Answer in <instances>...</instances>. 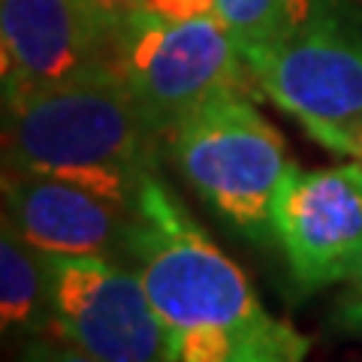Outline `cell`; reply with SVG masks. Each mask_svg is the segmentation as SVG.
<instances>
[{
	"mask_svg": "<svg viewBox=\"0 0 362 362\" xmlns=\"http://www.w3.org/2000/svg\"><path fill=\"white\" fill-rule=\"evenodd\" d=\"M160 148V130L112 64L52 85L4 90L6 169L73 181L133 209Z\"/></svg>",
	"mask_w": 362,
	"mask_h": 362,
	"instance_id": "obj_1",
	"label": "cell"
},
{
	"mask_svg": "<svg viewBox=\"0 0 362 362\" xmlns=\"http://www.w3.org/2000/svg\"><path fill=\"white\" fill-rule=\"evenodd\" d=\"M160 317L169 356L185 335L226 329L254 335L269 317L245 272L214 245L178 197L148 175L133 202L127 257Z\"/></svg>",
	"mask_w": 362,
	"mask_h": 362,
	"instance_id": "obj_2",
	"label": "cell"
},
{
	"mask_svg": "<svg viewBox=\"0 0 362 362\" xmlns=\"http://www.w3.org/2000/svg\"><path fill=\"white\" fill-rule=\"evenodd\" d=\"M163 148L226 226L257 245L278 242L275 199L293 160L251 97L233 94L199 106L163 136Z\"/></svg>",
	"mask_w": 362,
	"mask_h": 362,
	"instance_id": "obj_3",
	"label": "cell"
},
{
	"mask_svg": "<svg viewBox=\"0 0 362 362\" xmlns=\"http://www.w3.org/2000/svg\"><path fill=\"white\" fill-rule=\"evenodd\" d=\"M112 66L160 136L211 100L259 90L221 16L166 21L139 9L121 18Z\"/></svg>",
	"mask_w": 362,
	"mask_h": 362,
	"instance_id": "obj_4",
	"label": "cell"
},
{
	"mask_svg": "<svg viewBox=\"0 0 362 362\" xmlns=\"http://www.w3.org/2000/svg\"><path fill=\"white\" fill-rule=\"evenodd\" d=\"M245 61L278 109L293 115L320 145L362 121V28L317 4L293 37L245 52Z\"/></svg>",
	"mask_w": 362,
	"mask_h": 362,
	"instance_id": "obj_5",
	"label": "cell"
},
{
	"mask_svg": "<svg viewBox=\"0 0 362 362\" xmlns=\"http://www.w3.org/2000/svg\"><path fill=\"white\" fill-rule=\"evenodd\" d=\"M52 317L45 335L103 362H173L142 278L109 257L42 254Z\"/></svg>",
	"mask_w": 362,
	"mask_h": 362,
	"instance_id": "obj_6",
	"label": "cell"
},
{
	"mask_svg": "<svg viewBox=\"0 0 362 362\" xmlns=\"http://www.w3.org/2000/svg\"><path fill=\"white\" fill-rule=\"evenodd\" d=\"M275 235L299 293L354 281L362 269V163H290L275 199Z\"/></svg>",
	"mask_w": 362,
	"mask_h": 362,
	"instance_id": "obj_7",
	"label": "cell"
},
{
	"mask_svg": "<svg viewBox=\"0 0 362 362\" xmlns=\"http://www.w3.org/2000/svg\"><path fill=\"white\" fill-rule=\"evenodd\" d=\"M121 18L94 0H0L4 90H28L112 64Z\"/></svg>",
	"mask_w": 362,
	"mask_h": 362,
	"instance_id": "obj_8",
	"label": "cell"
},
{
	"mask_svg": "<svg viewBox=\"0 0 362 362\" xmlns=\"http://www.w3.org/2000/svg\"><path fill=\"white\" fill-rule=\"evenodd\" d=\"M4 221L40 254L124 259L133 209L73 181L4 169Z\"/></svg>",
	"mask_w": 362,
	"mask_h": 362,
	"instance_id": "obj_9",
	"label": "cell"
},
{
	"mask_svg": "<svg viewBox=\"0 0 362 362\" xmlns=\"http://www.w3.org/2000/svg\"><path fill=\"white\" fill-rule=\"evenodd\" d=\"M0 317L4 329L45 335L52 317L49 269L37 247H30L9 221L0 233Z\"/></svg>",
	"mask_w": 362,
	"mask_h": 362,
	"instance_id": "obj_10",
	"label": "cell"
},
{
	"mask_svg": "<svg viewBox=\"0 0 362 362\" xmlns=\"http://www.w3.org/2000/svg\"><path fill=\"white\" fill-rule=\"evenodd\" d=\"M242 54L293 37L311 16L314 0H214Z\"/></svg>",
	"mask_w": 362,
	"mask_h": 362,
	"instance_id": "obj_11",
	"label": "cell"
},
{
	"mask_svg": "<svg viewBox=\"0 0 362 362\" xmlns=\"http://www.w3.org/2000/svg\"><path fill=\"white\" fill-rule=\"evenodd\" d=\"M308 341L290 323L272 320L263 329L247 335L233 362H302Z\"/></svg>",
	"mask_w": 362,
	"mask_h": 362,
	"instance_id": "obj_12",
	"label": "cell"
},
{
	"mask_svg": "<svg viewBox=\"0 0 362 362\" xmlns=\"http://www.w3.org/2000/svg\"><path fill=\"white\" fill-rule=\"evenodd\" d=\"M18 362H103V359L90 356V354H85V350L61 341V338L30 335V341L21 347Z\"/></svg>",
	"mask_w": 362,
	"mask_h": 362,
	"instance_id": "obj_13",
	"label": "cell"
},
{
	"mask_svg": "<svg viewBox=\"0 0 362 362\" xmlns=\"http://www.w3.org/2000/svg\"><path fill=\"white\" fill-rule=\"evenodd\" d=\"M145 9L166 21H187L202 16H218L214 0H145Z\"/></svg>",
	"mask_w": 362,
	"mask_h": 362,
	"instance_id": "obj_14",
	"label": "cell"
},
{
	"mask_svg": "<svg viewBox=\"0 0 362 362\" xmlns=\"http://www.w3.org/2000/svg\"><path fill=\"white\" fill-rule=\"evenodd\" d=\"M341 323L350 332H362V269L354 278V293L341 302Z\"/></svg>",
	"mask_w": 362,
	"mask_h": 362,
	"instance_id": "obj_15",
	"label": "cell"
},
{
	"mask_svg": "<svg viewBox=\"0 0 362 362\" xmlns=\"http://www.w3.org/2000/svg\"><path fill=\"white\" fill-rule=\"evenodd\" d=\"M335 154H350V157H356V160L362 163V121L356 124V127H350L341 139H338Z\"/></svg>",
	"mask_w": 362,
	"mask_h": 362,
	"instance_id": "obj_16",
	"label": "cell"
},
{
	"mask_svg": "<svg viewBox=\"0 0 362 362\" xmlns=\"http://www.w3.org/2000/svg\"><path fill=\"white\" fill-rule=\"evenodd\" d=\"M94 4H100L115 18H127L133 13H139V9H145V0H94Z\"/></svg>",
	"mask_w": 362,
	"mask_h": 362,
	"instance_id": "obj_17",
	"label": "cell"
}]
</instances>
